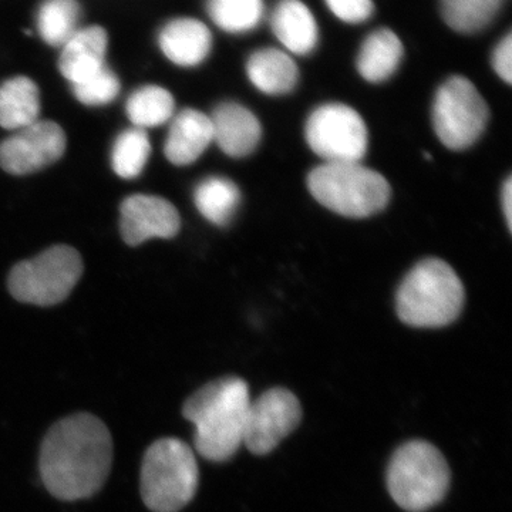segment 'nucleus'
<instances>
[{"mask_svg":"<svg viewBox=\"0 0 512 512\" xmlns=\"http://www.w3.org/2000/svg\"><path fill=\"white\" fill-rule=\"evenodd\" d=\"M113 464V440L106 424L89 413L57 421L40 448V477L62 501L92 497L106 483Z\"/></svg>","mask_w":512,"mask_h":512,"instance_id":"nucleus-1","label":"nucleus"},{"mask_svg":"<svg viewBox=\"0 0 512 512\" xmlns=\"http://www.w3.org/2000/svg\"><path fill=\"white\" fill-rule=\"evenodd\" d=\"M251 397L248 384L228 376L205 384L188 397L183 416L194 424L195 450L212 463L231 460L242 447Z\"/></svg>","mask_w":512,"mask_h":512,"instance_id":"nucleus-2","label":"nucleus"},{"mask_svg":"<svg viewBox=\"0 0 512 512\" xmlns=\"http://www.w3.org/2000/svg\"><path fill=\"white\" fill-rule=\"evenodd\" d=\"M464 286L456 271L441 259H424L400 285L396 311L413 328H443L460 316Z\"/></svg>","mask_w":512,"mask_h":512,"instance_id":"nucleus-3","label":"nucleus"},{"mask_svg":"<svg viewBox=\"0 0 512 512\" xmlns=\"http://www.w3.org/2000/svg\"><path fill=\"white\" fill-rule=\"evenodd\" d=\"M387 488L407 512H424L446 498L451 471L446 457L429 441H407L394 451L387 467Z\"/></svg>","mask_w":512,"mask_h":512,"instance_id":"nucleus-4","label":"nucleus"},{"mask_svg":"<svg viewBox=\"0 0 512 512\" xmlns=\"http://www.w3.org/2000/svg\"><path fill=\"white\" fill-rule=\"evenodd\" d=\"M200 480L197 458L184 441L165 437L154 441L141 463L140 490L153 512H178L191 503Z\"/></svg>","mask_w":512,"mask_h":512,"instance_id":"nucleus-5","label":"nucleus"},{"mask_svg":"<svg viewBox=\"0 0 512 512\" xmlns=\"http://www.w3.org/2000/svg\"><path fill=\"white\" fill-rule=\"evenodd\" d=\"M309 191L328 210L348 218H367L389 204L386 178L360 163H323L308 177Z\"/></svg>","mask_w":512,"mask_h":512,"instance_id":"nucleus-6","label":"nucleus"},{"mask_svg":"<svg viewBox=\"0 0 512 512\" xmlns=\"http://www.w3.org/2000/svg\"><path fill=\"white\" fill-rule=\"evenodd\" d=\"M82 274L79 252L67 245H56L16 265L9 275V291L19 302L57 305L70 295Z\"/></svg>","mask_w":512,"mask_h":512,"instance_id":"nucleus-7","label":"nucleus"},{"mask_svg":"<svg viewBox=\"0 0 512 512\" xmlns=\"http://www.w3.org/2000/svg\"><path fill=\"white\" fill-rule=\"evenodd\" d=\"M490 110L471 80L453 76L441 84L433 103L437 137L454 151L470 148L484 133Z\"/></svg>","mask_w":512,"mask_h":512,"instance_id":"nucleus-8","label":"nucleus"},{"mask_svg":"<svg viewBox=\"0 0 512 512\" xmlns=\"http://www.w3.org/2000/svg\"><path fill=\"white\" fill-rule=\"evenodd\" d=\"M306 141L325 163H360L366 156L369 134L360 114L342 103H328L312 111L305 127Z\"/></svg>","mask_w":512,"mask_h":512,"instance_id":"nucleus-9","label":"nucleus"},{"mask_svg":"<svg viewBox=\"0 0 512 512\" xmlns=\"http://www.w3.org/2000/svg\"><path fill=\"white\" fill-rule=\"evenodd\" d=\"M302 406L298 397L284 387L266 390L249 403L242 446L256 456H266L298 429Z\"/></svg>","mask_w":512,"mask_h":512,"instance_id":"nucleus-10","label":"nucleus"},{"mask_svg":"<svg viewBox=\"0 0 512 512\" xmlns=\"http://www.w3.org/2000/svg\"><path fill=\"white\" fill-rule=\"evenodd\" d=\"M66 134L55 121L37 120L0 144V167L28 175L55 164L66 151Z\"/></svg>","mask_w":512,"mask_h":512,"instance_id":"nucleus-11","label":"nucleus"},{"mask_svg":"<svg viewBox=\"0 0 512 512\" xmlns=\"http://www.w3.org/2000/svg\"><path fill=\"white\" fill-rule=\"evenodd\" d=\"M180 227L177 208L164 198L137 194L121 204V237L130 247H137L151 238H173Z\"/></svg>","mask_w":512,"mask_h":512,"instance_id":"nucleus-12","label":"nucleus"},{"mask_svg":"<svg viewBox=\"0 0 512 512\" xmlns=\"http://www.w3.org/2000/svg\"><path fill=\"white\" fill-rule=\"evenodd\" d=\"M269 25L281 49L292 57L312 55L319 45L318 19L303 0H278Z\"/></svg>","mask_w":512,"mask_h":512,"instance_id":"nucleus-13","label":"nucleus"},{"mask_svg":"<svg viewBox=\"0 0 512 512\" xmlns=\"http://www.w3.org/2000/svg\"><path fill=\"white\" fill-rule=\"evenodd\" d=\"M215 143L232 158L254 153L262 137V127L254 113L235 101H225L210 116Z\"/></svg>","mask_w":512,"mask_h":512,"instance_id":"nucleus-14","label":"nucleus"},{"mask_svg":"<svg viewBox=\"0 0 512 512\" xmlns=\"http://www.w3.org/2000/svg\"><path fill=\"white\" fill-rule=\"evenodd\" d=\"M214 141L210 116L194 109H185L173 117L164 153L171 164L190 165L205 153Z\"/></svg>","mask_w":512,"mask_h":512,"instance_id":"nucleus-15","label":"nucleus"},{"mask_svg":"<svg viewBox=\"0 0 512 512\" xmlns=\"http://www.w3.org/2000/svg\"><path fill=\"white\" fill-rule=\"evenodd\" d=\"M160 47L177 66L195 67L210 56L211 30L198 19H174L161 30Z\"/></svg>","mask_w":512,"mask_h":512,"instance_id":"nucleus-16","label":"nucleus"},{"mask_svg":"<svg viewBox=\"0 0 512 512\" xmlns=\"http://www.w3.org/2000/svg\"><path fill=\"white\" fill-rule=\"evenodd\" d=\"M107 33L99 26L77 30L63 46L59 69L70 83L89 79L106 66Z\"/></svg>","mask_w":512,"mask_h":512,"instance_id":"nucleus-17","label":"nucleus"},{"mask_svg":"<svg viewBox=\"0 0 512 512\" xmlns=\"http://www.w3.org/2000/svg\"><path fill=\"white\" fill-rule=\"evenodd\" d=\"M245 69L252 86L268 96H285L299 82L298 64L278 47L255 50L248 57Z\"/></svg>","mask_w":512,"mask_h":512,"instance_id":"nucleus-18","label":"nucleus"},{"mask_svg":"<svg viewBox=\"0 0 512 512\" xmlns=\"http://www.w3.org/2000/svg\"><path fill=\"white\" fill-rule=\"evenodd\" d=\"M404 57L402 39L392 29L373 30L356 56V69L369 83H383L399 70Z\"/></svg>","mask_w":512,"mask_h":512,"instance_id":"nucleus-19","label":"nucleus"},{"mask_svg":"<svg viewBox=\"0 0 512 512\" xmlns=\"http://www.w3.org/2000/svg\"><path fill=\"white\" fill-rule=\"evenodd\" d=\"M40 93L28 77H13L0 86V127L18 131L39 120Z\"/></svg>","mask_w":512,"mask_h":512,"instance_id":"nucleus-20","label":"nucleus"},{"mask_svg":"<svg viewBox=\"0 0 512 512\" xmlns=\"http://www.w3.org/2000/svg\"><path fill=\"white\" fill-rule=\"evenodd\" d=\"M507 0H439L441 18L454 32L476 35L493 25Z\"/></svg>","mask_w":512,"mask_h":512,"instance_id":"nucleus-21","label":"nucleus"},{"mask_svg":"<svg viewBox=\"0 0 512 512\" xmlns=\"http://www.w3.org/2000/svg\"><path fill=\"white\" fill-rule=\"evenodd\" d=\"M194 202L202 217L225 227L237 214L241 191L234 181L224 177H208L195 187Z\"/></svg>","mask_w":512,"mask_h":512,"instance_id":"nucleus-22","label":"nucleus"},{"mask_svg":"<svg viewBox=\"0 0 512 512\" xmlns=\"http://www.w3.org/2000/svg\"><path fill=\"white\" fill-rule=\"evenodd\" d=\"M212 22L231 35L254 32L266 18L265 0H207Z\"/></svg>","mask_w":512,"mask_h":512,"instance_id":"nucleus-23","label":"nucleus"},{"mask_svg":"<svg viewBox=\"0 0 512 512\" xmlns=\"http://www.w3.org/2000/svg\"><path fill=\"white\" fill-rule=\"evenodd\" d=\"M175 103L170 92L158 86H146L128 97L126 111L134 127H158L174 117Z\"/></svg>","mask_w":512,"mask_h":512,"instance_id":"nucleus-24","label":"nucleus"},{"mask_svg":"<svg viewBox=\"0 0 512 512\" xmlns=\"http://www.w3.org/2000/svg\"><path fill=\"white\" fill-rule=\"evenodd\" d=\"M80 8L77 0H45L37 13V29L50 46H64L77 32Z\"/></svg>","mask_w":512,"mask_h":512,"instance_id":"nucleus-25","label":"nucleus"},{"mask_svg":"<svg viewBox=\"0 0 512 512\" xmlns=\"http://www.w3.org/2000/svg\"><path fill=\"white\" fill-rule=\"evenodd\" d=\"M151 154L150 138L146 130L130 128L114 141L111 150V167L114 173L126 180H133L143 173Z\"/></svg>","mask_w":512,"mask_h":512,"instance_id":"nucleus-26","label":"nucleus"},{"mask_svg":"<svg viewBox=\"0 0 512 512\" xmlns=\"http://www.w3.org/2000/svg\"><path fill=\"white\" fill-rule=\"evenodd\" d=\"M120 87L119 77L106 64L89 79L73 84V93L86 106H104L119 96Z\"/></svg>","mask_w":512,"mask_h":512,"instance_id":"nucleus-27","label":"nucleus"},{"mask_svg":"<svg viewBox=\"0 0 512 512\" xmlns=\"http://www.w3.org/2000/svg\"><path fill=\"white\" fill-rule=\"evenodd\" d=\"M329 12L345 25H363L375 15L373 0H323Z\"/></svg>","mask_w":512,"mask_h":512,"instance_id":"nucleus-28","label":"nucleus"},{"mask_svg":"<svg viewBox=\"0 0 512 512\" xmlns=\"http://www.w3.org/2000/svg\"><path fill=\"white\" fill-rule=\"evenodd\" d=\"M494 72L503 82L511 84L512 82V35H507L495 45L493 56H491Z\"/></svg>","mask_w":512,"mask_h":512,"instance_id":"nucleus-29","label":"nucleus"},{"mask_svg":"<svg viewBox=\"0 0 512 512\" xmlns=\"http://www.w3.org/2000/svg\"><path fill=\"white\" fill-rule=\"evenodd\" d=\"M501 202H503V211L505 221H507L508 228L512 227V180L511 177L507 178L503 187V195H501Z\"/></svg>","mask_w":512,"mask_h":512,"instance_id":"nucleus-30","label":"nucleus"}]
</instances>
